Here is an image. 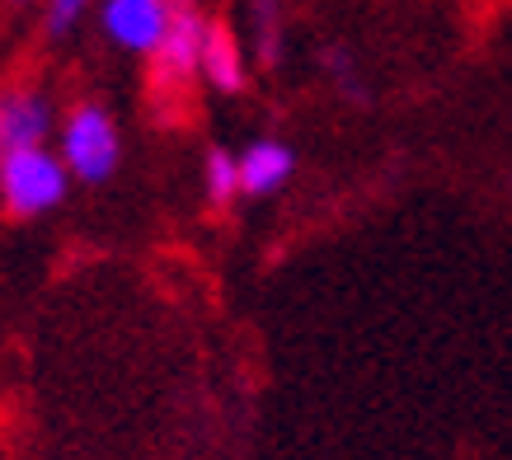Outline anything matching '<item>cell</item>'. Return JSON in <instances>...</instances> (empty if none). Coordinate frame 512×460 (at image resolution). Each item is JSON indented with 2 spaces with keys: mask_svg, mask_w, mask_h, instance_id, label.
<instances>
[{
  "mask_svg": "<svg viewBox=\"0 0 512 460\" xmlns=\"http://www.w3.org/2000/svg\"><path fill=\"white\" fill-rule=\"evenodd\" d=\"M52 132V104L43 90H0V160L43 146Z\"/></svg>",
  "mask_w": 512,
  "mask_h": 460,
  "instance_id": "5",
  "label": "cell"
},
{
  "mask_svg": "<svg viewBox=\"0 0 512 460\" xmlns=\"http://www.w3.org/2000/svg\"><path fill=\"white\" fill-rule=\"evenodd\" d=\"M118 155H123V141H118V127H113V113L104 104H76L66 113L62 127V160L71 169V179L80 184H104L118 169Z\"/></svg>",
  "mask_w": 512,
  "mask_h": 460,
  "instance_id": "1",
  "label": "cell"
},
{
  "mask_svg": "<svg viewBox=\"0 0 512 460\" xmlns=\"http://www.w3.org/2000/svg\"><path fill=\"white\" fill-rule=\"evenodd\" d=\"M254 47H259V66L282 62V10L278 0H254Z\"/></svg>",
  "mask_w": 512,
  "mask_h": 460,
  "instance_id": "9",
  "label": "cell"
},
{
  "mask_svg": "<svg viewBox=\"0 0 512 460\" xmlns=\"http://www.w3.org/2000/svg\"><path fill=\"white\" fill-rule=\"evenodd\" d=\"M174 0H104V33L109 43H118L123 52H141V57H156L160 43L174 29Z\"/></svg>",
  "mask_w": 512,
  "mask_h": 460,
  "instance_id": "3",
  "label": "cell"
},
{
  "mask_svg": "<svg viewBox=\"0 0 512 460\" xmlns=\"http://www.w3.org/2000/svg\"><path fill=\"white\" fill-rule=\"evenodd\" d=\"M202 76L212 80L221 94H240L245 90V57H240V43L226 24H212L207 33V47H202Z\"/></svg>",
  "mask_w": 512,
  "mask_h": 460,
  "instance_id": "7",
  "label": "cell"
},
{
  "mask_svg": "<svg viewBox=\"0 0 512 460\" xmlns=\"http://www.w3.org/2000/svg\"><path fill=\"white\" fill-rule=\"evenodd\" d=\"M85 5H90V0H47V19H43L47 38H62V33L80 19V10H85Z\"/></svg>",
  "mask_w": 512,
  "mask_h": 460,
  "instance_id": "11",
  "label": "cell"
},
{
  "mask_svg": "<svg viewBox=\"0 0 512 460\" xmlns=\"http://www.w3.org/2000/svg\"><path fill=\"white\" fill-rule=\"evenodd\" d=\"M66 184H71V169L57 151L33 146V151H15L0 160V198L15 216L52 212L66 198Z\"/></svg>",
  "mask_w": 512,
  "mask_h": 460,
  "instance_id": "2",
  "label": "cell"
},
{
  "mask_svg": "<svg viewBox=\"0 0 512 460\" xmlns=\"http://www.w3.org/2000/svg\"><path fill=\"white\" fill-rule=\"evenodd\" d=\"M207 33H212V24H207L198 10H179V15H174L170 38H165V43H160V52L151 57L160 90H184L188 80L198 76V71H202V47H207Z\"/></svg>",
  "mask_w": 512,
  "mask_h": 460,
  "instance_id": "4",
  "label": "cell"
},
{
  "mask_svg": "<svg viewBox=\"0 0 512 460\" xmlns=\"http://www.w3.org/2000/svg\"><path fill=\"white\" fill-rule=\"evenodd\" d=\"M202 179H207V202L212 207H231L235 193H240V155H231L226 146H212L207 151V165H202Z\"/></svg>",
  "mask_w": 512,
  "mask_h": 460,
  "instance_id": "8",
  "label": "cell"
},
{
  "mask_svg": "<svg viewBox=\"0 0 512 460\" xmlns=\"http://www.w3.org/2000/svg\"><path fill=\"white\" fill-rule=\"evenodd\" d=\"M174 10H193V0H174Z\"/></svg>",
  "mask_w": 512,
  "mask_h": 460,
  "instance_id": "12",
  "label": "cell"
},
{
  "mask_svg": "<svg viewBox=\"0 0 512 460\" xmlns=\"http://www.w3.org/2000/svg\"><path fill=\"white\" fill-rule=\"evenodd\" d=\"M10 5H29V0H10Z\"/></svg>",
  "mask_w": 512,
  "mask_h": 460,
  "instance_id": "13",
  "label": "cell"
},
{
  "mask_svg": "<svg viewBox=\"0 0 512 460\" xmlns=\"http://www.w3.org/2000/svg\"><path fill=\"white\" fill-rule=\"evenodd\" d=\"M296 169V151L278 137H259L249 141L240 155V193L245 198H273Z\"/></svg>",
  "mask_w": 512,
  "mask_h": 460,
  "instance_id": "6",
  "label": "cell"
},
{
  "mask_svg": "<svg viewBox=\"0 0 512 460\" xmlns=\"http://www.w3.org/2000/svg\"><path fill=\"white\" fill-rule=\"evenodd\" d=\"M320 66L329 71V80L343 90V99H348V104H367V99H372V90L357 80V66H353V57H348V47H339V43L320 47Z\"/></svg>",
  "mask_w": 512,
  "mask_h": 460,
  "instance_id": "10",
  "label": "cell"
}]
</instances>
